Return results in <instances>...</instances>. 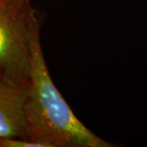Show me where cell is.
I'll return each instance as SVG.
<instances>
[{
	"label": "cell",
	"mask_w": 147,
	"mask_h": 147,
	"mask_svg": "<svg viewBox=\"0 0 147 147\" xmlns=\"http://www.w3.org/2000/svg\"><path fill=\"white\" fill-rule=\"evenodd\" d=\"M0 147H47L40 142L16 137H0Z\"/></svg>",
	"instance_id": "obj_4"
},
{
	"label": "cell",
	"mask_w": 147,
	"mask_h": 147,
	"mask_svg": "<svg viewBox=\"0 0 147 147\" xmlns=\"http://www.w3.org/2000/svg\"><path fill=\"white\" fill-rule=\"evenodd\" d=\"M40 30L32 43L30 83L24 113L28 140L47 147H114L74 115L53 81L41 45Z\"/></svg>",
	"instance_id": "obj_1"
},
{
	"label": "cell",
	"mask_w": 147,
	"mask_h": 147,
	"mask_svg": "<svg viewBox=\"0 0 147 147\" xmlns=\"http://www.w3.org/2000/svg\"><path fill=\"white\" fill-rule=\"evenodd\" d=\"M27 86L0 79V137L27 139L25 101Z\"/></svg>",
	"instance_id": "obj_3"
},
{
	"label": "cell",
	"mask_w": 147,
	"mask_h": 147,
	"mask_svg": "<svg viewBox=\"0 0 147 147\" xmlns=\"http://www.w3.org/2000/svg\"><path fill=\"white\" fill-rule=\"evenodd\" d=\"M38 30L40 20L31 0H0V79L28 86Z\"/></svg>",
	"instance_id": "obj_2"
}]
</instances>
